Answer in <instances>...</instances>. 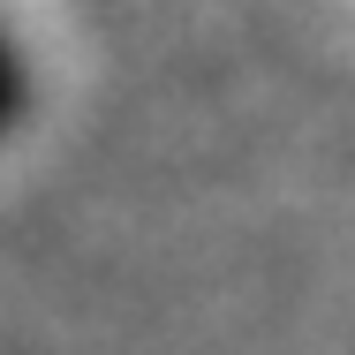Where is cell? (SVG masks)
I'll return each mask as SVG.
<instances>
[{
	"mask_svg": "<svg viewBox=\"0 0 355 355\" xmlns=\"http://www.w3.org/2000/svg\"><path fill=\"white\" fill-rule=\"evenodd\" d=\"M31 121V61H23V46L0 31V144L15 137Z\"/></svg>",
	"mask_w": 355,
	"mask_h": 355,
	"instance_id": "cell-1",
	"label": "cell"
}]
</instances>
